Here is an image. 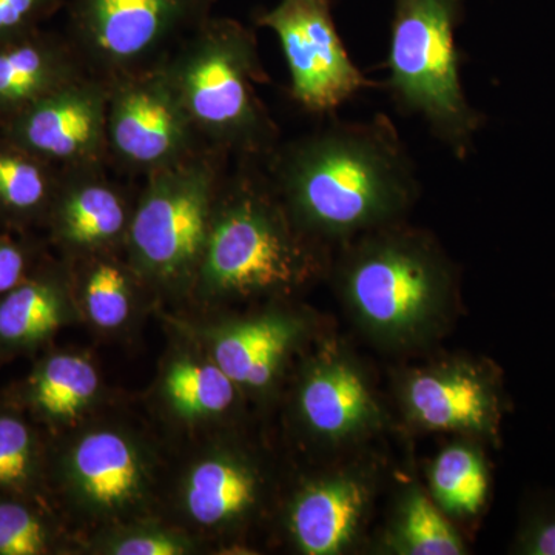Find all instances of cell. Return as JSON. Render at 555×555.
<instances>
[{
  "mask_svg": "<svg viewBox=\"0 0 555 555\" xmlns=\"http://www.w3.org/2000/svg\"><path fill=\"white\" fill-rule=\"evenodd\" d=\"M383 551L396 555H463L467 547L433 496L422 486L408 485L387 525Z\"/></svg>",
  "mask_w": 555,
  "mask_h": 555,
  "instance_id": "cell-21",
  "label": "cell"
},
{
  "mask_svg": "<svg viewBox=\"0 0 555 555\" xmlns=\"http://www.w3.org/2000/svg\"><path fill=\"white\" fill-rule=\"evenodd\" d=\"M254 22L275 33L291 76L288 93L310 115L332 116L364 90L385 89L350 57L331 0H280L257 11Z\"/></svg>",
  "mask_w": 555,
  "mask_h": 555,
  "instance_id": "cell-8",
  "label": "cell"
},
{
  "mask_svg": "<svg viewBox=\"0 0 555 555\" xmlns=\"http://www.w3.org/2000/svg\"><path fill=\"white\" fill-rule=\"evenodd\" d=\"M229 164L225 153L204 149L144 178L124 247L144 283L195 286Z\"/></svg>",
  "mask_w": 555,
  "mask_h": 555,
  "instance_id": "cell-6",
  "label": "cell"
},
{
  "mask_svg": "<svg viewBox=\"0 0 555 555\" xmlns=\"http://www.w3.org/2000/svg\"><path fill=\"white\" fill-rule=\"evenodd\" d=\"M298 411L309 433L328 444H349L383 426V411L360 364L343 350L310 363L298 390Z\"/></svg>",
  "mask_w": 555,
  "mask_h": 555,
  "instance_id": "cell-13",
  "label": "cell"
},
{
  "mask_svg": "<svg viewBox=\"0 0 555 555\" xmlns=\"http://www.w3.org/2000/svg\"><path fill=\"white\" fill-rule=\"evenodd\" d=\"M109 166L149 177L207 147L159 65L108 82Z\"/></svg>",
  "mask_w": 555,
  "mask_h": 555,
  "instance_id": "cell-9",
  "label": "cell"
},
{
  "mask_svg": "<svg viewBox=\"0 0 555 555\" xmlns=\"http://www.w3.org/2000/svg\"><path fill=\"white\" fill-rule=\"evenodd\" d=\"M113 250L80 257L87 262L80 272V292L87 312L93 323L102 328H115L127 320L131 306L133 280L137 270L113 257Z\"/></svg>",
  "mask_w": 555,
  "mask_h": 555,
  "instance_id": "cell-25",
  "label": "cell"
},
{
  "mask_svg": "<svg viewBox=\"0 0 555 555\" xmlns=\"http://www.w3.org/2000/svg\"><path fill=\"white\" fill-rule=\"evenodd\" d=\"M87 75L65 35L38 28L0 40V122Z\"/></svg>",
  "mask_w": 555,
  "mask_h": 555,
  "instance_id": "cell-16",
  "label": "cell"
},
{
  "mask_svg": "<svg viewBox=\"0 0 555 555\" xmlns=\"http://www.w3.org/2000/svg\"><path fill=\"white\" fill-rule=\"evenodd\" d=\"M511 553L555 555V495L543 492L526 500Z\"/></svg>",
  "mask_w": 555,
  "mask_h": 555,
  "instance_id": "cell-28",
  "label": "cell"
},
{
  "mask_svg": "<svg viewBox=\"0 0 555 555\" xmlns=\"http://www.w3.org/2000/svg\"><path fill=\"white\" fill-rule=\"evenodd\" d=\"M53 546V526L30 496L0 494V555H46Z\"/></svg>",
  "mask_w": 555,
  "mask_h": 555,
  "instance_id": "cell-27",
  "label": "cell"
},
{
  "mask_svg": "<svg viewBox=\"0 0 555 555\" xmlns=\"http://www.w3.org/2000/svg\"><path fill=\"white\" fill-rule=\"evenodd\" d=\"M64 5L65 0H0V40L42 28Z\"/></svg>",
  "mask_w": 555,
  "mask_h": 555,
  "instance_id": "cell-29",
  "label": "cell"
},
{
  "mask_svg": "<svg viewBox=\"0 0 555 555\" xmlns=\"http://www.w3.org/2000/svg\"><path fill=\"white\" fill-rule=\"evenodd\" d=\"M264 169L295 224L328 250L406 221L422 196L415 160L385 113L281 141Z\"/></svg>",
  "mask_w": 555,
  "mask_h": 555,
  "instance_id": "cell-1",
  "label": "cell"
},
{
  "mask_svg": "<svg viewBox=\"0 0 555 555\" xmlns=\"http://www.w3.org/2000/svg\"><path fill=\"white\" fill-rule=\"evenodd\" d=\"M328 269L331 250L295 224L264 164L236 160L222 185L196 275L201 294H287Z\"/></svg>",
  "mask_w": 555,
  "mask_h": 555,
  "instance_id": "cell-3",
  "label": "cell"
},
{
  "mask_svg": "<svg viewBox=\"0 0 555 555\" xmlns=\"http://www.w3.org/2000/svg\"><path fill=\"white\" fill-rule=\"evenodd\" d=\"M385 90L404 116H416L430 134L465 160L485 115L470 104L462 80L456 31L467 0H392Z\"/></svg>",
  "mask_w": 555,
  "mask_h": 555,
  "instance_id": "cell-5",
  "label": "cell"
},
{
  "mask_svg": "<svg viewBox=\"0 0 555 555\" xmlns=\"http://www.w3.org/2000/svg\"><path fill=\"white\" fill-rule=\"evenodd\" d=\"M302 327L298 318L286 313L230 324L215 337L214 361L236 386L268 389Z\"/></svg>",
  "mask_w": 555,
  "mask_h": 555,
  "instance_id": "cell-17",
  "label": "cell"
},
{
  "mask_svg": "<svg viewBox=\"0 0 555 555\" xmlns=\"http://www.w3.org/2000/svg\"><path fill=\"white\" fill-rule=\"evenodd\" d=\"M398 401L412 426L429 433H451L500 441L506 412L502 375L494 364L449 358L409 369L398 382Z\"/></svg>",
  "mask_w": 555,
  "mask_h": 555,
  "instance_id": "cell-10",
  "label": "cell"
},
{
  "mask_svg": "<svg viewBox=\"0 0 555 555\" xmlns=\"http://www.w3.org/2000/svg\"><path fill=\"white\" fill-rule=\"evenodd\" d=\"M331 264L350 315L372 341L408 350L430 341L456 302L454 262L426 230L406 221L337 248Z\"/></svg>",
  "mask_w": 555,
  "mask_h": 555,
  "instance_id": "cell-2",
  "label": "cell"
},
{
  "mask_svg": "<svg viewBox=\"0 0 555 555\" xmlns=\"http://www.w3.org/2000/svg\"><path fill=\"white\" fill-rule=\"evenodd\" d=\"M107 80L83 76L0 122V134L60 169L109 166Z\"/></svg>",
  "mask_w": 555,
  "mask_h": 555,
  "instance_id": "cell-11",
  "label": "cell"
},
{
  "mask_svg": "<svg viewBox=\"0 0 555 555\" xmlns=\"http://www.w3.org/2000/svg\"><path fill=\"white\" fill-rule=\"evenodd\" d=\"M259 494L261 477L250 462L235 454H217L192 467L182 499L189 516L211 528L247 516Z\"/></svg>",
  "mask_w": 555,
  "mask_h": 555,
  "instance_id": "cell-19",
  "label": "cell"
},
{
  "mask_svg": "<svg viewBox=\"0 0 555 555\" xmlns=\"http://www.w3.org/2000/svg\"><path fill=\"white\" fill-rule=\"evenodd\" d=\"M42 473L38 437L17 412L0 409V494H35Z\"/></svg>",
  "mask_w": 555,
  "mask_h": 555,
  "instance_id": "cell-26",
  "label": "cell"
},
{
  "mask_svg": "<svg viewBox=\"0 0 555 555\" xmlns=\"http://www.w3.org/2000/svg\"><path fill=\"white\" fill-rule=\"evenodd\" d=\"M427 478L430 496L449 517L477 516L488 503L491 473L474 441H456L441 449Z\"/></svg>",
  "mask_w": 555,
  "mask_h": 555,
  "instance_id": "cell-23",
  "label": "cell"
},
{
  "mask_svg": "<svg viewBox=\"0 0 555 555\" xmlns=\"http://www.w3.org/2000/svg\"><path fill=\"white\" fill-rule=\"evenodd\" d=\"M133 441L116 430L80 437L60 463L73 496L101 513H118L141 496L145 470Z\"/></svg>",
  "mask_w": 555,
  "mask_h": 555,
  "instance_id": "cell-15",
  "label": "cell"
},
{
  "mask_svg": "<svg viewBox=\"0 0 555 555\" xmlns=\"http://www.w3.org/2000/svg\"><path fill=\"white\" fill-rule=\"evenodd\" d=\"M218 0H69L67 36L90 75L115 80L158 67Z\"/></svg>",
  "mask_w": 555,
  "mask_h": 555,
  "instance_id": "cell-7",
  "label": "cell"
},
{
  "mask_svg": "<svg viewBox=\"0 0 555 555\" xmlns=\"http://www.w3.org/2000/svg\"><path fill=\"white\" fill-rule=\"evenodd\" d=\"M159 67L207 147L264 164L283 141L258 93L270 76L257 33L240 21L208 17Z\"/></svg>",
  "mask_w": 555,
  "mask_h": 555,
  "instance_id": "cell-4",
  "label": "cell"
},
{
  "mask_svg": "<svg viewBox=\"0 0 555 555\" xmlns=\"http://www.w3.org/2000/svg\"><path fill=\"white\" fill-rule=\"evenodd\" d=\"M62 169L0 134V222L25 232L46 225Z\"/></svg>",
  "mask_w": 555,
  "mask_h": 555,
  "instance_id": "cell-20",
  "label": "cell"
},
{
  "mask_svg": "<svg viewBox=\"0 0 555 555\" xmlns=\"http://www.w3.org/2000/svg\"><path fill=\"white\" fill-rule=\"evenodd\" d=\"M236 386L215 361L179 360L166 375L171 408L185 418L219 415L235 403Z\"/></svg>",
  "mask_w": 555,
  "mask_h": 555,
  "instance_id": "cell-24",
  "label": "cell"
},
{
  "mask_svg": "<svg viewBox=\"0 0 555 555\" xmlns=\"http://www.w3.org/2000/svg\"><path fill=\"white\" fill-rule=\"evenodd\" d=\"M375 483L357 467H345L302 486L288 507V532L306 555H338L363 531Z\"/></svg>",
  "mask_w": 555,
  "mask_h": 555,
  "instance_id": "cell-14",
  "label": "cell"
},
{
  "mask_svg": "<svg viewBox=\"0 0 555 555\" xmlns=\"http://www.w3.org/2000/svg\"><path fill=\"white\" fill-rule=\"evenodd\" d=\"M38 250L11 233L0 235V298L24 283L38 269Z\"/></svg>",
  "mask_w": 555,
  "mask_h": 555,
  "instance_id": "cell-30",
  "label": "cell"
},
{
  "mask_svg": "<svg viewBox=\"0 0 555 555\" xmlns=\"http://www.w3.org/2000/svg\"><path fill=\"white\" fill-rule=\"evenodd\" d=\"M100 389L90 361L69 353L43 358L31 372L24 398L33 414L46 422L64 423L83 411Z\"/></svg>",
  "mask_w": 555,
  "mask_h": 555,
  "instance_id": "cell-22",
  "label": "cell"
},
{
  "mask_svg": "<svg viewBox=\"0 0 555 555\" xmlns=\"http://www.w3.org/2000/svg\"><path fill=\"white\" fill-rule=\"evenodd\" d=\"M190 545L184 537L163 529L129 532L113 540L108 553L116 555H181Z\"/></svg>",
  "mask_w": 555,
  "mask_h": 555,
  "instance_id": "cell-31",
  "label": "cell"
},
{
  "mask_svg": "<svg viewBox=\"0 0 555 555\" xmlns=\"http://www.w3.org/2000/svg\"><path fill=\"white\" fill-rule=\"evenodd\" d=\"M108 167L62 170L46 228L69 257L126 247L137 201L131 203L126 190L112 181Z\"/></svg>",
  "mask_w": 555,
  "mask_h": 555,
  "instance_id": "cell-12",
  "label": "cell"
},
{
  "mask_svg": "<svg viewBox=\"0 0 555 555\" xmlns=\"http://www.w3.org/2000/svg\"><path fill=\"white\" fill-rule=\"evenodd\" d=\"M67 315V272L39 264L24 283L0 298V357L43 345Z\"/></svg>",
  "mask_w": 555,
  "mask_h": 555,
  "instance_id": "cell-18",
  "label": "cell"
}]
</instances>
